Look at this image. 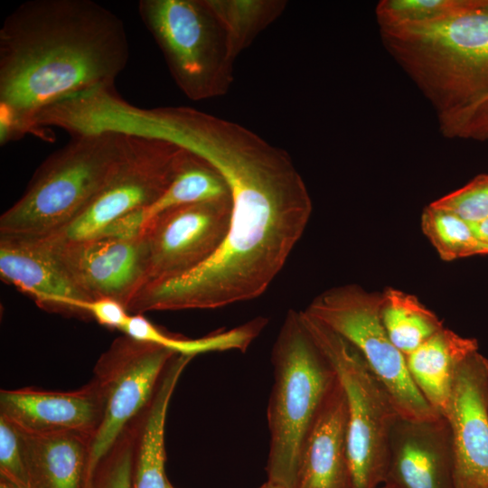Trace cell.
I'll list each match as a JSON object with an SVG mask.
<instances>
[{"mask_svg":"<svg viewBox=\"0 0 488 488\" xmlns=\"http://www.w3.org/2000/svg\"><path fill=\"white\" fill-rule=\"evenodd\" d=\"M230 216L228 197L172 208L150 220L141 231L145 285L178 278L211 258L227 236Z\"/></svg>","mask_w":488,"mask_h":488,"instance_id":"8fae6325","label":"cell"},{"mask_svg":"<svg viewBox=\"0 0 488 488\" xmlns=\"http://www.w3.org/2000/svg\"><path fill=\"white\" fill-rule=\"evenodd\" d=\"M21 434L28 488H89L91 437Z\"/></svg>","mask_w":488,"mask_h":488,"instance_id":"d6986e66","label":"cell"},{"mask_svg":"<svg viewBox=\"0 0 488 488\" xmlns=\"http://www.w3.org/2000/svg\"><path fill=\"white\" fill-rule=\"evenodd\" d=\"M0 488H20L9 480L0 476Z\"/></svg>","mask_w":488,"mask_h":488,"instance_id":"d6a6232c","label":"cell"},{"mask_svg":"<svg viewBox=\"0 0 488 488\" xmlns=\"http://www.w3.org/2000/svg\"><path fill=\"white\" fill-rule=\"evenodd\" d=\"M40 239L91 299L110 297L127 309L146 283V248L142 233L105 235L69 244Z\"/></svg>","mask_w":488,"mask_h":488,"instance_id":"7c38bea8","label":"cell"},{"mask_svg":"<svg viewBox=\"0 0 488 488\" xmlns=\"http://www.w3.org/2000/svg\"><path fill=\"white\" fill-rule=\"evenodd\" d=\"M258 488H286L277 483L267 480L265 483H263Z\"/></svg>","mask_w":488,"mask_h":488,"instance_id":"1f68e13d","label":"cell"},{"mask_svg":"<svg viewBox=\"0 0 488 488\" xmlns=\"http://www.w3.org/2000/svg\"><path fill=\"white\" fill-rule=\"evenodd\" d=\"M421 229L445 261L488 254V247L478 239L469 222L431 203L422 212Z\"/></svg>","mask_w":488,"mask_h":488,"instance_id":"d4e9b609","label":"cell"},{"mask_svg":"<svg viewBox=\"0 0 488 488\" xmlns=\"http://www.w3.org/2000/svg\"><path fill=\"white\" fill-rule=\"evenodd\" d=\"M183 151L165 139L128 135L122 159L89 203L63 228L39 239L52 244L90 239L121 219L148 208L171 184Z\"/></svg>","mask_w":488,"mask_h":488,"instance_id":"9c48e42d","label":"cell"},{"mask_svg":"<svg viewBox=\"0 0 488 488\" xmlns=\"http://www.w3.org/2000/svg\"><path fill=\"white\" fill-rule=\"evenodd\" d=\"M471 225L478 239L488 247V217Z\"/></svg>","mask_w":488,"mask_h":488,"instance_id":"4dcf8cb0","label":"cell"},{"mask_svg":"<svg viewBox=\"0 0 488 488\" xmlns=\"http://www.w3.org/2000/svg\"><path fill=\"white\" fill-rule=\"evenodd\" d=\"M129 44L120 17L92 0H30L0 29V143L34 134L47 108L113 87Z\"/></svg>","mask_w":488,"mask_h":488,"instance_id":"7a4b0ae2","label":"cell"},{"mask_svg":"<svg viewBox=\"0 0 488 488\" xmlns=\"http://www.w3.org/2000/svg\"><path fill=\"white\" fill-rule=\"evenodd\" d=\"M271 363L267 480L295 488L304 440L336 374L309 333L301 311L294 309L283 320Z\"/></svg>","mask_w":488,"mask_h":488,"instance_id":"5b68a950","label":"cell"},{"mask_svg":"<svg viewBox=\"0 0 488 488\" xmlns=\"http://www.w3.org/2000/svg\"><path fill=\"white\" fill-rule=\"evenodd\" d=\"M461 0H381L375 8L380 29L421 25L441 20L457 9Z\"/></svg>","mask_w":488,"mask_h":488,"instance_id":"484cf974","label":"cell"},{"mask_svg":"<svg viewBox=\"0 0 488 488\" xmlns=\"http://www.w3.org/2000/svg\"><path fill=\"white\" fill-rule=\"evenodd\" d=\"M0 476L20 488H28L21 431L0 416Z\"/></svg>","mask_w":488,"mask_h":488,"instance_id":"f1b7e54d","label":"cell"},{"mask_svg":"<svg viewBox=\"0 0 488 488\" xmlns=\"http://www.w3.org/2000/svg\"><path fill=\"white\" fill-rule=\"evenodd\" d=\"M181 145L226 180L229 230L194 270L145 285L129 304L130 313L216 309L258 297L286 265L312 214L310 193L289 155L247 127L192 108Z\"/></svg>","mask_w":488,"mask_h":488,"instance_id":"6da1fadb","label":"cell"},{"mask_svg":"<svg viewBox=\"0 0 488 488\" xmlns=\"http://www.w3.org/2000/svg\"><path fill=\"white\" fill-rule=\"evenodd\" d=\"M168 488H174V487L171 484V483H169Z\"/></svg>","mask_w":488,"mask_h":488,"instance_id":"e575fe53","label":"cell"},{"mask_svg":"<svg viewBox=\"0 0 488 488\" xmlns=\"http://www.w3.org/2000/svg\"><path fill=\"white\" fill-rule=\"evenodd\" d=\"M228 197L230 189L219 170L202 156L184 148L179 169L159 199L148 208L121 219L105 234H139L150 220L169 209Z\"/></svg>","mask_w":488,"mask_h":488,"instance_id":"44dd1931","label":"cell"},{"mask_svg":"<svg viewBox=\"0 0 488 488\" xmlns=\"http://www.w3.org/2000/svg\"><path fill=\"white\" fill-rule=\"evenodd\" d=\"M87 311L89 317L95 319L99 324L119 331L122 330L130 315L123 304L110 297L91 300L87 305Z\"/></svg>","mask_w":488,"mask_h":488,"instance_id":"f546056e","label":"cell"},{"mask_svg":"<svg viewBox=\"0 0 488 488\" xmlns=\"http://www.w3.org/2000/svg\"><path fill=\"white\" fill-rule=\"evenodd\" d=\"M378 488H393V487H391V486H389V485H388L386 483H383V484L380 485Z\"/></svg>","mask_w":488,"mask_h":488,"instance_id":"836d02e7","label":"cell"},{"mask_svg":"<svg viewBox=\"0 0 488 488\" xmlns=\"http://www.w3.org/2000/svg\"><path fill=\"white\" fill-rule=\"evenodd\" d=\"M380 34L436 118L488 96V0H461L441 20L380 29Z\"/></svg>","mask_w":488,"mask_h":488,"instance_id":"3957f363","label":"cell"},{"mask_svg":"<svg viewBox=\"0 0 488 488\" xmlns=\"http://www.w3.org/2000/svg\"><path fill=\"white\" fill-rule=\"evenodd\" d=\"M236 59L284 12L285 0H207Z\"/></svg>","mask_w":488,"mask_h":488,"instance_id":"cb8c5ba5","label":"cell"},{"mask_svg":"<svg viewBox=\"0 0 488 488\" xmlns=\"http://www.w3.org/2000/svg\"><path fill=\"white\" fill-rule=\"evenodd\" d=\"M0 276L45 311L89 317L87 305L93 299L40 239L0 235Z\"/></svg>","mask_w":488,"mask_h":488,"instance_id":"9a60e30c","label":"cell"},{"mask_svg":"<svg viewBox=\"0 0 488 488\" xmlns=\"http://www.w3.org/2000/svg\"><path fill=\"white\" fill-rule=\"evenodd\" d=\"M381 294L382 324L392 343L405 356L444 327L416 296L392 287Z\"/></svg>","mask_w":488,"mask_h":488,"instance_id":"603a6c76","label":"cell"},{"mask_svg":"<svg viewBox=\"0 0 488 488\" xmlns=\"http://www.w3.org/2000/svg\"><path fill=\"white\" fill-rule=\"evenodd\" d=\"M138 14L188 99L204 100L229 91L236 59L207 0H141Z\"/></svg>","mask_w":488,"mask_h":488,"instance_id":"8992f818","label":"cell"},{"mask_svg":"<svg viewBox=\"0 0 488 488\" xmlns=\"http://www.w3.org/2000/svg\"><path fill=\"white\" fill-rule=\"evenodd\" d=\"M384 483L393 488H457L452 435L444 417L397 420Z\"/></svg>","mask_w":488,"mask_h":488,"instance_id":"5bb4252c","label":"cell"},{"mask_svg":"<svg viewBox=\"0 0 488 488\" xmlns=\"http://www.w3.org/2000/svg\"><path fill=\"white\" fill-rule=\"evenodd\" d=\"M295 488H354L347 404L337 376L304 440Z\"/></svg>","mask_w":488,"mask_h":488,"instance_id":"e0dca14e","label":"cell"},{"mask_svg":"<svg viewBox=\"0 0 488 488\" xmlns=\"http://www.w3.org/2000/svg\"><path fill=\"white\" fill-rule=\"evenodd\" d=\"M174 355L168 349L125 334L114 340L101 354L91 380L104 404L101 422L91 440V475L99 461L148 405Z\"/></svg>","mask_w":488,"mask_h":488,"instance_id":"30bf717a","label":"cell"},{"mask_svg":"<svg viewBox=\"0 0 488 488\" xmlns=\"http://www.w3.org/2000/svg\"><path fill=\"white\" fill-rule=\"evenodd\" d=\"M487 99H488V96L485 97L484 99H481V100ZM481 100H479V101H481ZM479 101H478V102H479ZM476 103H477V102H476ZM474 104H475V103H474Z\"/></svg>","mask_w":488,"mask_h":488,"instance_id":"d590c367","label":"cell"},{"mask_svg":"<svg viewBox=\"0 0 488 488\" xmlns=\"http://www.w3.org/2000/svg\"><path fill=\"white\" fill-rule=\"evenodd\" d=\"M486 488H488V487H486Z\"/></svg>","mask_w":488,"mask_h":488,"instance_id":"8d00e7d4","label":"cell"},{"mask_svg":"<svg viewBox=\"0 0 488 488\" xmlns=\"http://www.w3.org/2000/svg\"><path fill=\"white\" fill-rule=\"evenodd\" d=\"M128 135L72 136L36 169L23 195L0 217V235L45 238L70 222L94 198L122 159Z\"/></svg>","mask_w":488,"mask_h":488,"instance_id":"277c9868","label":"cell"},{"mask_svg":"<svg viewBox=\"0 0 488 488\" xmlns=\"http://www.w3.org/2000/svg\"><path fill=\"white\" fill-rule=\"evenodd\" d=\"M382 294L343 285L315 296L304 312L350 343L390 395L399 415L411 420L439 417L408 371L405 355L390 341L380 316Z\"/></svg>","mask_w":488,"mask_h":488,"instance_id":"ba28073f","label":"cell"},{"mask_svg":"<svg viewBox=\"0 0 488 488\" xmlns=\"http://www.w3.org/2000/svg\"><path fill=\"white\" fill-rule=\"evenodd\" d=\"M431 204L458 215L470 224L485 219L488 217V174L475 176L463 187Z\"/></svg>","mask_w":488,"mask_h":488,"instance_id":"83f0119b","label":"cell"},{"mask_svg":"<svg viewBox=\"0 0 488 488\" xmlns=\"http://www.w3.org/2000/svg\"><path fill=\"white\" fill-rule=\"evenodd\" d=\"M457 488L488 487V359L476 351L458 367L444 414Z\"/></svg>","mask_w":488,"mask_h":488,"instance_id":"4fadbf2b","label":"cell"},{"mask_svg":"<svg viewBox=\"0 0 488 488\" xmlns=\"http://www.w3.org/2000/svg\"><path fill=\"white\" fill-rule=\"evenodd\" d=\"M301 314L344 391L353 487L378 488L385 482L390 436L401 417L388 390L360 352L304 310Z\"/></svg>","mask_w":488,"mask_h":488,"instance_id":"52a82bcc","label":"cell"},{"mask_svg":"<svg viewBox=\"0 0 488 488\" xmlns=\"http://www.w3.org/2000/svg\"><path fill=\"white\" fill-rule=\"evenodd\" d=\"M478 349L476 339L443 327L405 356L414 384L440 416L447 406L458 367Z\"/></svg>","mask_w":488,"mask_h":488,"instance_id":"ffe728a7","label":"cell"},{"mask_svg":"<svg viewBox=\"0 0 488 488\" xmlns=\"http://www.w3.org/2000/svg\"><path fill=\"white\" fill-rule=\"evenodd\" d=\"M194 357L174 355L145 408L134 419L132 488H168L165 423L178 381Z\"/></svg>","mask_w":488,"mask_h":488,"instance_id":"ac0fdd59","label":"cell"},{"mask_svg":"<svg viewBox=\"0 0 488 488\" xmlns=\"http://www.w3.org/2000/svg\"><path fill=\"white\" fill-rule=\"evenodd\" d=\"M103 410V399L93 380L71 391L33 388L0 391V416L28 434L70 433L93 438Z\"/></svg>","mask_w":488,"mask_h":488,"instance_id":"2e32d148","label":"cell"},{"mask_svg":"<svg viewBox=\"0 0 488 488\" xmlns=\"http://www.w3.org/2000/svg\"><path fill=\"white\" fill-rule=\"evenodd\" d=\"M133 422L95 467L89 488H132Z\"/></svg>","mask_w":488,"mask_h":488,"instance_id":"4316f807","label":"cell"},{"mask_svg":"<svg viewBox=\"0 0 488 488\" xmlns=\"http://www.w3.org/2000/svg\"><path fill=\"white\" fill-rule=\"evenodd\" d=\"M267 324L263 316L255 317L229 330L211 333L206 336L190 339L165 332L142 315H129L120 332L135 340L155 344L175 354L196 355L227 351L246 352L259 336Z\"/></svg>","mask_w":488,"mask_h":488,"instance_id":"7402d4cb","label":"cell"}]
</instances>
